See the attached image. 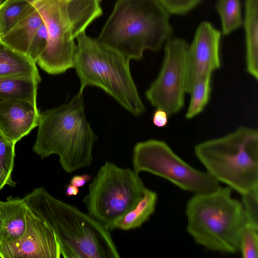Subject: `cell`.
I'll return each instance as SVG.
<instances>
[{
	"instance_id": "cell-26",
	"label": "cell",
	"mask_w": 258,
	"mask_h": 258,
	"mask_svg": "<svg viewBox=\"0 0 258 258\" xmlns=\"http://www.w3.org/2000/svg\"><path fill=\"white\" fill-rule=\"evenodd\" d=\"M48 36L46 28L43 24L33 36L28 50V55L35 62L45 49Z\"/></svg>"
},
{
	"instance_id": "cell-10",
	"label": "cell",
	"mask_w": 258,
	"mask_h": 258,
	"mask_svg": "<svg viewBox=\"0 0 258 258\" xmlns=\"http://www.w3.org/2000/svg\"><path fill=\"white\" fill-rule=\"evenodd\" d=\"M188 45L181 38L169 39L158 76L146 91L148 101L169 116L183 107L186 93V52Z\"/></svg>"
},
{
	"instance_id": "cell-5",
	"label": "cell",
	"mask_w": 258,
	"mask_h": 258,
	"mask_svg": "<svg viewBox=\"0 0 258 258\" xmlns=\"http://www.w3.org/2000/svg\"><path fill=\"white\" fill-rule=\"evenodd\" d=\"M101 0H35L48 39L36 61L51 75L74 68L77 38L102 14Z\"/></svg>"
},
{
	"instance_id": "cell-3",
	"label": "cell",
	"mask_w": 258,
	"mask_h": 258,
	"mask_svg": "<svg viewBox=\"0 0 258 258\" xmlns=\"http://www.w3.org/2000/svg\"><path fill=\"white\" fill-rule=\"evenodd\" d=\"M169 13L158 0H117L96 38L126 58L159 50L171 34Z\"/></svg>"
},
{
	"instance_id": "cell-6",
	"label": "cell",
	"mask_w": 258,
	"mask_h": 258,
	"mask_svg": "<svg viewBox=\"0 0 258 258\" xmlns=\"http://www.w3.org/2000/svg\"><path fill=\"white\" fill-rule=\"evenodd\" d=\"M76 43L74 68L80 91L88 86L100 88L131 114H143L145 107L131 73L130 60L85 32Z\"/></svg>"
},
{
	"instance_id": "cell-23",
	"label": "cell",
	"mask_w": 258,
	"mask_h": 258,
	"mask_svg": "<svg viewBox=\"0 0 258 258\" xmlns=\"http://www.w3.org/2000/svg\"><path fill=\"white\" fill-rule=\"evenodd\" d=\"M216 9L221 18L223 34H229L241 26L239 0H219Z\"/></svg>"
},
{
	"instance_id": "cell-17",
	"label": "cell",
	"mask_w": 258,
	"mask_h": 258,
	"mask_svg": "<svg viewBox=\"0 0 258 258\" xmlns=\"http://www.w3.org/2000/svg\"><path fill=\"white\" fill-rule=\"evenodd\" d=\"M244 29L246 69L254 79H258V0H246Z\"/></svg>"
},
{
	"instance_id": "cell-14",
	"label": "cell",
	"mask_w": 258,
	"mask_h": 258,
	"mask_svg": "<svg viewBox=\"0 0 258 258\" xmlns=\"http://www.w3.org/2000/svg\"><path fill=\"white\" fill-rule=\"evenodd\" d=\"M28 209L24 198L9 197L0 201L1 242H14L23 235Z\"/></svg>"
},
{
	"instance_id": "cell-13",
	"label": "cell",
	"mask_w": 258,
	"mask_h": 258,
	"mask_svg": "<svg viewBox=\"0 0 258 258\" xmlns=\"http://www.w3.org/2000/svg\"><path fill=\"white\" fill-rule=\"evenodd\" d=\"M37 103L20 98L0 101V130L16 144L38 124Z\"/></svg>"
},
{
	"instance_id": "cell-2",
	"label": "cell",
	"mask_w": 258,
	"mask_h": 258,
	"mask_svg": "<svg viewBox=\"0 0 258 258\" xmlns=\"http://www.w3.org/2000/svg\"><path fill=\"white\" fill-rule=\"evenodd\" d=\"M33 151L41 158L56 155L62 169L72 173L89 167L97 136L88 121L83 91L69 102L40 112Z\"/></svg>"
},
{
	"instance_id": "cell-29",
	"label": "cell",
	"mask_w": 258,
	"mask_h": 258,
	"mask_svg": "<svg viewBox=\"0 0 258 258\" xmlns=\"http://www.w3.org/2000/svg\"><path fill=\"white\" fill-rule=\"evenodd\" d=\"M92 179V176L89 174L76 175L71 178L70 183L78 187L83 186Z\"/></svg>"
},
{
	"instance_id": "cell-11",
	"label": "cell",
	"mask_w": 258,
	"mask_h": 258,
	"mask_svg": "<svg viewBox=\"0 0 258 258\" xmlns=\"http://www.w3.org/2000/svg\"><path fill=\"white\" fill-rule=\"evenodd\" d=\"M26 229L14 242H1L2 258L63 257L60 243L53 231L29 208L26 213Z\"/></svg>"
},
{
	"instance_id": "cell-34",
	"label": "cell",
	"mask_w": 258,
	"mask_h": 258,
	"mask_svg": "<svg viewBox=\"0 0 258 258\" xmlns=\"http://www.w3.org/2000/svg\"></svg>"
},
{
	"instance_id": "cell-16",
	"label": "cell",
	"mask_w": 258,
	"mask_h": 258,
	"mask_svg": "<svg viewBox=\"0 0 258 258\" xmlns=\"http://www.w3.org/2000/svg\"><path fill=\"white\" fill-rule=\"evenodd\" d=\"M43 24L40 15L34 8L2 36L1 41L14 50L28 55L31 41Z\"/></svg>"
},
{
	"instance_id": "cell-27",
	"label": "cell",
	"mask_w": 258,
	"mask_h": 258,
	"mask_svg": "<svg viewBox=\"0 0 258 258\" xmlns=\"http://www.w3.org/2000/svg\"><path fill=\"white\" fill-rule=\"evenodd\" d=\"M169 13H185L195 8L201 0H158Z\"/></svg>"
},
{
	"instance_id": "cell-21",
	"label": "cell",
	"mask_w": 258,
	"mask_h": 258,
	"mask_svg": "<svg viewBox=\"0 0 258 258\" xmlns=\"http://www.w3.org/2000/svg\"><path fill=\"white\" fill-rule=\"evenodd\" d=\"M212 74L199 78L190 87L188 94L190 99L185 117L191 119L201 113L208 103L211 92Z\"/></svg>"
},
{
	"instance_id": "cell-33",
	"label": "cell",
	"mask_w": 258,
	"mask_h": 258,
	"mask_svg": "<svg viewBox=\"0 0 258 258\" xmlns=\"http://www.w3.org/2000/svg\"><path fill=\"white\" fill-rule=\"evenodd\" d=\"M0 243H1V240H0Z\"/></svg>"
},
{
	"instance_id": "cell-9",
	"label": "cell",
	"mask_w": 258,
	"mask_h": 258,
	"mask_svg": "<svg viewBox=\"0 0 258 258\" xmlns=\"http://www.w3.org/2000/svg\"><path fill=\"white\" fill-rule=\"evenodd\" d=\"M132 162L137 173L149 172L193 194L211 192L220 186L208 172L188 164L163 141L150 139L137 143Z\"/></svg>"
},
{
	"instance_id": "cell-1",
	"label": "cell",
	"mask_w": 258,
	"mask_h": 258,
	"mask_svg": "<svg viewBox=\"0 0 258 258\" xmlns=\"http://www.w3.org/2000/svg\"><path fill=\"white\" fill-rule=\"evenodd\" d=\"M28 207L57 237L64 258H118L110 231L88 213L38 187L26 195Z\"/></svg>"
},
{
	"instance_id": "cell-22",
	"label": "cell",
	"mask_w": 258,
	"mask_h": 258,
	"mask_svg": "<svg viewBox=\"0 0 258 258\" xmlns=\"http://www.w3.org/2000/svg\"><path fill=\"white\" fill-rule=\"evenodd\" d=\"M15 145L0 130V190L6 185H16L12 179Z\"/></svg>"
},
{
	"instance_id": "cell-25",
	"label": "cell",
	"mask_w": 258,
	"mask_h": 258,
	"mask_svg": "<svg viewBox=\"0 0 258 258\" xmlns=\"http://www.w3.org/2000/svg\"><path fill=\"white\" fill-rule=\"evenodd\" d=\"M241 203L248 222L258 227V188L241 195Z\"/></svg>"
},
{
	"instance_id": "cell-8",
	"label": "cell",
	"mask_w": 258,
	"mask_h": 258,
	"mask_svg": "<svg viewBox=\"0 0 258 258\" xmlns=\"http://www.w3.org/2000/svg\"><path fill=\"white\" fill-rule=\"evenodd\" d=\"M146 188L133 169L106 161L89 184L83 202L88 213L111 231L143 198Z\"/></svg>"
},
{
	"instance_id": "cell-28",
	"label": "cell",
	"mask_w": 258,
	"mask_h": 258,
	"mask_svg": "<svg viewBox=\"0 0 258 258\" xmlns=\"http://www.w3.org/2000/svg\"><path fill=\"white\" fill-rule=\"evenodd\" d=\"M169 117L166 111L161 109L156 108L153 115V123L157 127H165L168 123Z\"/></svg>"
},
{
	"instance_id": "cell-19",
	"label": "cell",
	"mask_w": 258,
	"mask_h": 258,
	"mask_svg": "<svg viewBox=\"0 0 258 258\" xmlns=\"http://www.w3.org/2000/svg\"><path fill=\"white\" fill-rule=\"evenodd\" d=\"M34 79L27 77H1L0 101L20 98L37 103L38 85Z\"/></svg>"
},
{
	"instance_id": "cell-12",
	"label": "cell",
	"mask_w": 258,
	"mask_h": 258,
	"mask_svg": "<svg viewBox=\"0 0 258 258\" xmlns=\"http://www.w3.org/2000/svg\"><path fill=\"white\" fill-rule=\"evenodd\" d=\"M220 39V32L210 23L203 22L198 27L187 49L186 93L199 78L221 67Z\"/></svg>"
},
{
	"instance_id": "cell-7",
	"label": "cell",
	"mask_w": 258,
	"mask_h": 258,
	"mask_svg": "<svg viewBox=\"0 0 258 258\" xmlns=\"http://www.w3.org/2000/svg\"><path fill=\"white\" fill-rule=\"evenodd\" d=\"M195 154L206 171L241 195L258 188V132L240 126L196 145Z\"/></svg>"
},
{
	"instance_id": "cell-18",
	"label": "cell",
	"mask_w": 258,
	"mask_h": 258,
	"mask_svg": "<svg viewBox=\"0 0 258 258\" xmlns=\"http://www.w3.org/2000/svg\"><path fill=\"white\" fill-rule=\"evenodd\" d=\"M157 200V193L146 188L143 198L132 210L116 222L114 229L128 231L141 227L154 213Z\"/></svg>"
},
{
	"instance_id": "cell-15",
	"label": "cell",
	"mask_w": 258,
	"mask_h": 258,
	"mask_svg": "<svg viewBox=\"0 0 258 258\" xmlns=\"http://www.w3.org/2000/svg\"><path fill=\"white\" fill-rule=\"evenodd\" d=\"M15 77L41 81L36 62L28 55L14 50L1 40L0 78Z\"/></svg>"
},
{
	"instance_id": "cell-24",
	"label": "cell",
	"mask_w": 258,
	"mask_h": 258,
	"mask_svg": "<svg viewBox=\"0 0 258 258\" xmlns=\"http://www.w3.org/2000/svg\"><path fill=\"white\" fill-rule=\"evenodd\" d=\"M238 252L243 258H257L258 227L247 224L240 238Z\"/></svg>"
},
{
	"instance_id": "cell-31",
	"label": "cell",
	"mask_w": 258,
	"mask_h": 258,
	"mask_svg": "<svg viewBox=\"0 0 258 258\" xmlns=\"http://www.w3.org/2000/svg\"><path fill=\"white\" fill-rule=\"evenodd\" d=\"M1 38H2V33H1V30H0V41L1 40Z\"/></svg>"
},
{
	"instance_id": "cell-20",
	"label": "cell",
	"mask_w": 258,
	"mask_h": 258,
	"mask_svg": "<svg viewBox=\"0 0 258 258\" xmlns=\"http://www.w3.org/2000/svg\"><path fill=\"white\" fill-rule=\"evenodd\" d=\"M35 0H5L0 5L2 37L33 9Z\"/></svg>"
},
{
	"instance_id": "cell-4",
	"label": "cell",
	"mask_w": 258,
	"mask_h": 258,
	"mask_svg": "<svg viewBox=\"0 0 258 258\" xmlns=\"http://www.w3.org/2000/svg\"><path fill=\"white\" fill-rule=\"evenodd\" d=\"M232 189L221 186L211 192L194 194L187 201L186 231L197 244L214 252L239 251L242 232L248 223L241 201Z\"/></svg>"
},
{
	"instance_id": "cell-32",
	"label": "cell",
	"mask_w": 258,
	"mask_h": 258,
	"mask_svg": "<svg viewBox=\"0 0 258 258\" xmlns=\"http://www.w3.org/2000/svg\"><path fill=\"white\" fill-rule=\"evenodd\" d=\"M3 0H0V5L1 4V3L3 2Z\"/></svg>"
},
{
	"instance_id": "cell-30",
	"label": "cell",
	"mask_w": 258,
	"mask_h": 258,
	"mask_svg": "<svg viewBox=\"0 0 258 258\" xmlns=\"http://www.w3.org/2000/svg\"><path fill=\"white\" fill-rule=\"evenodd\" d=\"M79 192V187L70 183L66 188V194L68 196H76Z\"/></svg>"
}]
</instances>
